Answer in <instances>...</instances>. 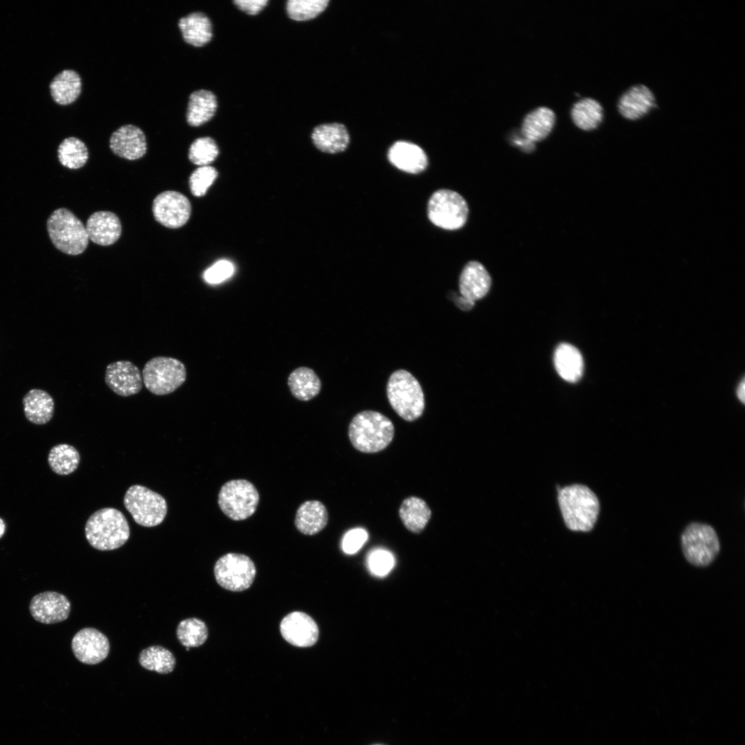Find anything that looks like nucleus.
Wrapping results in <instances>:
<instances>
[{"label": "nucleus", "instance_id": "1a4fd4ad", "mask_svg": "<svg viewBox=\"0 0 745 745\" xmlns=\"http://www.w3.org/2000/svg\"><path fill=\"white\" fill-rule=\"evenodd\" d=\"M123 504L135 522L145 527L160 524L168 509L161 495L141 485H133L127 490Z\"/></svg>", "mask_w": 745, "mask_h": 745}, {"label": "nucleus", "instance_id": "423d86ee", "mask_svg": "<svg viewBox=\"0 0 745 745\" xmlns=\"http://www.w3.org/2000/svg\"><path fill=\"white\" fill-rule=\"evenodd\" d=\"M187 376L184 364L177 359L159 356L143 366L142 379L146 388L156 395H166L179 388Z\"/></svg>", "mask_w": 745, "mask_h": 745}, {"label": "nucleus", "instance_id": "49530a36", "mask_svg": "<svg viewBox=\"0 0 745 745\" xmlns=\"http://www.w3.org/2000/svg\"><path fill=\"white\" fill-rule=\"evenodd\" d=\"M6 531V524L3 520L0 518V538L4 535Z\"/></svg>", "mask_w": 745, "mask_h": 745}, {"label": "nucleus", "instance_id": "dca6fc26", "mask_svg": "<svg viewBox=\"0 0 745 745\" xmlns=\"http://www.w3.org/2000/svg\"><path fill=\"white\" fill-rule=\"evenodd\" d=\"M279 628L284 639L297 647L312 646L319 637V628L315 620L300 611H294L285 616Z\"/></svg>", "mask_w": 745, "mask_h": 745}, {"label": "nucleus", "instance_id": "c85d7f7f", "mask_svg": "<svg viewBox=\"0 0 745 745\" xmlns=\"http://www.w3.org/2000/svg\"><path fill=\"white\" fill-rule=\"evenodd\" d=\"M555 121V114L551 109L545 106L537 108L525 117L522 134L533 143L539 141L548 135Z\"/></svg>", "mask_w": 745, "mask_h": 745}, {"label": "nucleus", "instance_id": "a18cd8bd", "mask_svg": "<svg viewBox=\"0 0 745 745\" xmlns=\"http://www.w3.org/2000/svg\"><path fill=\"white\" fill-rule=\"evenodd\" d=\"M744 382H745L744 379H743L742 381L739 385V387H738V388L737 390V397L739 398V399L743 404H744V399H745V383Z\"/></svg>", "mask_w": 745, "mask_h": 745}, {"label": "nucleus", "instance_id": "473e14b6", "mask_svg": "<svg viewBox=\"0 0 745 745\" xmlns=\"http://www.w3.org/2000/svg\"><path fill=\"white\" fill-rule=\"evenodd\" d=\"M571 117L579 128L589 131L596 129L602 123L604 110L595 99L585 98L575 103L571 110Z\"/></svg>", "mask_w": 745, "mask_h": 745}, {"label": "nucleus", "instance_id": "b1692460", "mask_svg": "<svg viewBox=\"0 0 745 745\" xmlns=\"http://www.w3.org/2000/svg\"><path fill=\"white\" fill-rule=\"evenodd\" d=\"M217 108V98L212 92L206 89L194 90L188 98L186 121L190 127L201 126L214 117Z\"/></svg>", "mask_w": 745, "mask_h": 745}, {"label": "nucleus", "instance_id": "9d476101", "mask_svg": "<svg viewBox=\"0 0 745 745\" xmlns=\"http://www.w3.org/2000/svg\"><path fill=\"white\" fill-rule=\"evenodd\" d=\"M259 495L255 486L246 479H232L225 483L218 495L221 511L235 521L244 520L257 510Z\"/></svg>", "mask_w": 745, "mask_h": 745}, {"label": "nucleus", "instance_id": "37998d69", "mask_svg": "<svg viewBox=\"0 0 745 745\" xmlns=\"http://www.w3.org/2000/svg\"><path fill=\"white\" fill-rule=\"evenodd\" d=\"M268 3V0H235L233 3L248 14L255 15L261 12Z\"/></svg>", "mask_w": 745, "mask_h": 745}, {"label": "nucleus", "instance_id": "ddd939ff", "mask_svg": "<svg viewBox=\"0 0 745 745\" xmlns=\"http://www.w3.org/2000/svg\"><path fill=\"white\" fill-rule=\"evenodd\" d=\"M108 146L114 155L129 161L142 158L148 151L146 134L132 124H125L116 129L109 138Z\"/></svg>", "mask_w": 745, "mask_h": 745}, {"label": "nucleus", "instance_id": "4c0bfd02", "mask_svg": "<svg viewBox=\"0 0 745 745\" xmlns=\"http://www.w3.org/2000/svg\"><path fill=\"white\" fill-rule=\"evenodd\" d=\"M328 3V0H289L286 3V11L293 20L308 21L321 13Z\"/></svg>", "mask_w": 745, "mask_h": 745}, {"label": "nucleus", "instance_id": "f3484780", "mask_svg": "<svg viewBox=\"0 0 745 745\" xmlns=\"http://www.w3.org/2000/svg\"><path fill=\"white\" fill-rule=\"evenodd\" d=\"M619 114L630 121H638L657 107L652 90L645 84L637 83L627 88L617 101Z\"/></svg>", "mask_w": 745, "mask_h": 745}, {"label": "nucleus", "instance_id": "a878e982", "mask_svg": "<svg viewBox=\"0 0 745 745\" xmlns=\"http://www.w3.org/2000/svg\"><path fill=\"white\" fill-rule=\"evenodd\" d=\"M328 521V510L323 503L310 500L298 508L295 525L297 529L306 535H313L322 530Z\"/></svg>", "mask_w": 745, "mask_h": 745}, {"label": "nucleus", "instance_id": "7ed1b4c3", "mask_svg": "<svg viewBox=\"0 0 745 745\" xmlns=\"http://www.w3.org/2000/svg\"><path fill=\"white\" fill-rule=\"evenodd\" d=\"M88 543L99 550H112L122 546L130 537V527L124 515L114 508H103L93 513L85 526Z\"/></svg>", "mask_w": 745, "mask_h": 745}, {"label": "nucleus", "instance_id": "e433bc0d", "mask_svg": "<svg viewBox=\"0 0 745 745\" xmlns=\"http://www.w3.org/2000/svg\"><path fill=\"white\" fill-rule=\"evenodd\" d=\"M218 155L219 148L215 141L210 137H201L191 143L188 156L193 164L206 166L213 162Z\"/></svg>", "mask_w": 745, "mask_h": 745}, {"label": "nucleus", "instance_id": "4be33fe9", "mask_svg": "<svg viewBox=\"0 0 745 745\" xmlns=\"http://www.w3.org/2000/svg\"><path fill=\"white\" fill-rule=\"evenodd\" d=\"M177 27L183 41L195 48L204 46L212 37L211 21L201 11L191 12L180 17Z\"/></svg>", "mask_w": 745, "mask_h": 745}, {"label": "nucleus", "instance_id": "9b49d317", "mask_svg": "<svg viewBox=\"0 0 745 745\" xmlns=\"http://www.w3.org/2000/svg\"><path fill=\"white\" fill-rule=\"evenodd\" d=\"M214 573L217 582L222 588L231 591H242L252 584L256 568L248 556L230 553L217 561Z\"/></svg>", "mask_w": 745, "mask_h": 745}, {"label": "nucleus", "instance_id": "72a5a7b5", "mask_svg": "<svg viewBox=\"0 0 745 745\" xmlns=\"http://www.w3.org/2000/svg\"><path fill=\"white\" fill-rule=\"evenodd\" d=\"M139 662L147 670L168 674L174 670L176 659L169 650L161 646H151L141 651Z\"/></svg>", "mask_w": 745, "mask_h": 745}, {"label": "nucleus", "instance_id": "c756f323", "mask_svg": "<svg viewBox=\"0 0 745 745\" xmlns=\"http://www.w3.org/2000/svg\"><path fill=\"white\" fill-rule=\"evenodd\" d=\"M399 515L409 531L419 533L429 522L431 510L424 499L411 496L402 501L399 509Z\"/></svg>", "mask_w": 745, "mask_h": 745}, {"label": "nucleus", "instance_id": "393cba45", "mask_svg": "<svg viewBox=\"0 0 745 745\" xmlns=\"http://www.w3.org/2000/svg\"><path fill=\"white\" fill-rule=\"evenodd\" d=\"M311 138L317 149L330 154L344 151L350 141L349 134L346 126L339 123H325L316 126L312 132Z\"/></svg>", "mask_w": 745, "mask_h": 745}, {"label": "nucleus", "instance_id": "0eeeda50", "mask_svg": "<svg viewBox=\"0 0 745 745\" xmlns=\"http://www.w3.org/2000/svg\"><path fill=\"white\" fill-rule=\"evenodd\" d=\"M468 206L464 197L449 189H439L430 197L427 206L429 220L447 230L462 228L468 217Z\"/></svg>", "mask_w": 745, "mask_h": 745}, {"label": "nucleus", "instance_id": "f704fd0d", "mask_svg": "<svg viewBox=\"0 0 745 745\" xmlns=\"http://www.w3.org/2000/svg\"><path fill=\"white\" fill-rule=\"evenodd\" d=\"M48 461L55 473L67 475L77 468L80 461V455L74 446L60 444L51 448Z\"/></svg>", "mask_w": 745, "mask_h": 745}, {"label": "nucleus", "instance_id": "6e6552de", "mask_svg": "<svg viewBox=\"0 0 745 745\" xmlns=\"http://www.w3.org/2000/svg\"><path fill=\"white\" fill-rule=\"evenodd\" d=\"M682 549L686 560L696 566L709 565L718 555L720 544L714 528L708 524L693 522L681 537Z\"/></svg>", "mask_w": 745, "mask_h": 745}, {"label": "nucleus", "instance_id": "2f4dec72", "mask_svg": "<svg viewBox=\"0 0 745 745\" xmlns=\"http://www.w3.org/2000/svg\"><path fill=\"white\" fill-rule=\"evenodd\" d=\"M57 153L60 163L69 169L82 168L89 159L86 144L77 137H68L63 139L58 145Z\"/></svg>", "mask_w": 745, "mask_h": 745}, {"label": "nucleus", "instance_id": "ea45409f", "mask_svg": "<svg viewBox=\"0 0 745 745\" xmlns=\"http://www.w3.org/2000/svg\"><path fill=\"white\" fill-rule=\"evenodd\" d=\"M368 568L372 574L384 577L393 568L395 559L389 551L384 549H376L372 551L367 559Z\"/></svg>", "mask_w": 745, "mask_h": 745}, {"label": "nucleus", "instance_id": "79ce46f5", "mask_svg": "<svg viewBox=\"0 0 745 745\" xmlns=\"http://www.w3.org/2000/svg\"><path fill=\"white\" fill-rule=\"evenodd\" d=\"M368 539L367 532L362 528H354L349 530L342 539V549L346 554L357 553Z\"/></svg>", "mask_w": 745, "mask_h": 745}, {"label": "nucleus", "instance_id": "c9c22d12", "mask_svg": "<svg viewBox=\"0 0 745 745\" xmlns=\"http://www.w3.org/2000/svg\"><path fill=\"white\" fill-rule=\"evenodd\" d=\"M208 630L206 624L197 618H188L179 622L177 637L186 648L198 647L207 639Z\"/></svg>", "mask_w": 745, "mask_h": 745}, {"label": "nucleus", "instance_id": "f03ea898", "mask_svg": "<svg viewBox=\"0 0 745 745\" xmlns=\"http://www.w3.org/2000/svg\"><path fill=\"white\" fill-rule=\"evenodd\" d=\"M395 428L392 421L383 414L373 410L357 413L348 427V436L353 447L366 453H375L385 449L392 441Z\"/></svg>", "mask_w": 745, "mask_h": 745}, {"label": "nucleus", "instance_id": "a19ab883", "mask_svg": "<svg viewBox=\"0 0 745 745\" xmlns=\"http://www.w3.org/2000/svg\"><path fill=\"white\" fill-rule=\"evenodd\" d=\"M233 272L234 266L230 261L220 260L205 271L203 278L208 283L218 284L230 277Z\"/></svg>", "mask_w": 745, "mask_h": 745}, {"label": "nucleus", "instance_id": "4468645a", "mask_svg": "<svg viewBox=\"0 0 745 745\" xmlns=\"http://www.w3.org/2000/svg\"><path fill=\"white\" fill-rule=\"evenodd\" d=\"M71 647L75 657L86 664H97L104 660L110 651L107 637L93 628H84L72 639Z\"/></svg>", "mask_w": 745, "mask_h": 745}, {"label": "nucleus", "instance_id": "2eb2a0df", "mask_svg": "<svg viewBox=\"0 0 745 745\" xmlns=\"http://www.w3.org/2000/svg\"><path fill=\"white\" fill-rule=\"evenodd\" d=\"M105 382L110 390L121 397L137 394L143 386L139 369L127 360L109 364L106 369Z\"/></svg>", "mask_w": 745, "mask_h": 745}, {"label": "nucleus", "instance_id": "f257e3e1", "mask_svg": "<svg viewBox=\"0 0 745 745\" xmlns=\"http://www.w3.org/2000/svg\"><path fill=\"white\" fill-rule=\"evenodd\" d=\"M559 509L564 524L573 531L591 530L599 513V501L586 486L573 484L558 491Z\"/></svg>", "mask_w": 745, "mask_h": 745}, {"label": "nucleus", "instance_id": "39448f33", "mask_svg": "<svg viewBox=\"0 0 745 745\" xmlns=\"http://www.w3.org/2000/svg\"><path fill=\"white\" fill-rule=\"evenodd\" d=\"M49 237L54 246L69 255L83 253L88 245L86 226L69 209L54 210L46 222Z\"/></svg>", "mask_w": 745, "mask_h": 745}, {"label": "nucleus", "instance_id": "5701e85b", "mask_svg": "<svg viewBox=\"0 0 745 745\" xmlns=\"http://www.w3.org/2000/svg\"><path fill=\"white\" fill-rule=\"evenodd\" d=\"M83 83L75 70L66 69L57 74L49 85L53 101L61 106H70L77 101L82 93Z\"/></svg>", "mask_w": 745, "mask_h": 745}, {"label": "nucleus", "instance_id": "a211bd4d", "mask_svg": "<svg viewBox=\"0 0 745 745\" xmlns=\"http://www.w3.org/2000/svg\"><path fill=\"white\" fill-rule=\"evenodd\" d=\"M30 613L39 622L50 624L66 620L70 613V603L67 597L54 591H45L34 595L30 603Z\"/></svg>", "mask_w": 745, "mask_h": 745}, {"label": "nucleus", "instance_id": "7c9ffc66", "mask_svg": "<svg viewBox=\"0 0 745 745\" xmlns=\"http://www.w3.org/2000/svg\"><path fill=\"white\" fill-rule=\"evenodd\" d=\"M288 385L291 394L301 401H309L321 390V381L313 370L308 367L295 369L289 375Z\"/></svg>", "mask_w": 745, "mask_h": 745}, {"label": "nucleus", "instance_id": "58836bf2", "mask_svg": "<svg viewBox=\"0 0 745 745\" xmlns=\"http://www.w3.org/2000/svg\"><path fill=\"white\" fill-rule=\"evenodd\" d=\"M217 170L210 166H200L195 169L189 177L191 193L195 197H202L217 177Z\"/></svg>", "mask_w": 745, "mask_h": 745}, {"label": "nucleus", "instance_id": "412c9836", "mask_svg": "<svg viewBox=\"0 0 745 745\" xmlns=\"http://www.w3.org/2000/svg\"><path fill=\"white\" fill-rule=\"evenodd\" d=\"M490 286V274L480 262L470 261L465 265L459 279L461 296L475 302L488 293Z\"/></svg>", "mask_w": 745, "mask_h": 745}, {"label": "nucleus", "instance_id": "c03bdc74", "mask_svg": "<svg viewBox=\"0 0 745 745\" xmlns=\"http://www.w3.org/2000/svg\"><path fill=\"white\" fill-rule=\"evenodd\" d=\"M453 298H454L453 301L455 305L462 310H468L474 306V301L468 300L462 296H456Z\"/></svg>", "mask_w": 745, "mask_h": 745}, {"label": "nucleus", "instance_id": "6ab92c4d", "mask_svg": "<svg viewBox=\"0 0 745 745\" xmlns=\"http://www.w3.org/2000/svg\"><path fill=\"white\" fill-rule=\"evenodd\" d=\"M88 239L96 244L108 246L115 244L121 234L118 216L110 211H97L88 219L86 226Z\"/></svg>", "mask_w": 745, "mask_h": 745}, {"label": "nucleus", "instance_id": "cd10ccee", "mask_svg": "<svg viewBox=\"0 0 745 745\" xmlns=\"http://www.w3.org/2000/svg\"><path fill=\"white\" fill-rule=\"evenodd\" d=\"M554 364L559 376L567 381L575 382L582 375V356L580 352L570 344H561L557 346L554 354Z\"/></svg>", "mask_w": 745, "mask_h": 745}, {"label": "nucleus", "instance_id": "bb28decb", "mask_svg": "<svg viewBox=\"0 0 745 745\" xmlns=\"http://www.w3.org/2000/svg\"><path fill=\"white\" fill-rule=\"evenodd\" d=\"M22 403L26 419L32 424L42 425L52 417L54 403L52 397L45 390L32 389L23 397Z\"/></svg>", "mask_w": 745, "mask_h": 745}, {"label": "nucleus", "instance_id": "aec40b11", "mask_svg": "<svg viewBox=\"0 0 745 745\" xmlns=\"http://www.w3.org/2000/svg\"><path fill=\"white\" fill-rule=\"evenodd\" d=\"M387 156L392 165L410 174H419L428 166V157L423 149L408 141H399L393 143Z\"/></svg>", "mask_w": 745, "mask_h": 745}, {"label": "nucleus", "instance_id": "f8f14e48", "mask_svg": "<svg viewBox=\"0 0 745 745\" xmlns=\"http://www.w3.org/2000/svg\"><path fill=\"white\" fill-rule=\"evenodd\" d=\"M152 210L155 220L172 229L185 225L191 215V203L182 193L166 190L157 195L152 201Z\"/></svg>", "mask_w": 745, "mask_h": 745}, {"label": "nucleus", "instance_id": "20e7f679", "mask_svg": "<svg viewBox=\"0 0 745 745\" xmlns=\"http://www.w3.org/2000/svg\"><path fill=\"white\" fill-rule=\"evenodd\" d=\"M390 406L403 419L413 421L422 415L425 408L423 390L417 379L405 370L395 371L387 384Z\"/></svg>", "mask_w": 745, "mask_h": 745}]
</instances>
